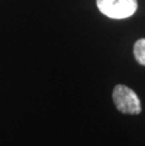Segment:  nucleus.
Masks as SVG:
<instances>
[{
  "instance_id": "obj_1",
  "label": "nucleus",
  "mask_w": 145,
  "mask_h": 146,
  "mask_svg": "<svg viewBox=\"0 0 145 146\" xmlns=\"http://www.w3.org/2000/svg\"><path fill=\"white\" fill-rule=\"evenodd\" d=\"M112 99L117 110L124 114L137 115L141 111L140 101L137 94L125 85H117L113 90Z\"/></svg>"
},
{
  "instance_id": "obj_2",
  "label": "nucleus",
  "mask_w": 145,
  "mask_h": 146,
  "mask_svg": "<svg viewBox=\"0 0 145 146\" xmlns=\"http://www.w3.org/2000/svg\"><path fill=\"white\" fill-rule=\"evenodd\" d=\"M99 11L112 19H124L138 10L137 0H96Z\"/></svg>"
},
{
  "instance_id": "obj_3",
  "label": "nucleus",
  "mask_w": 145,
  "mask_h": 146,
  "mask_svg": "<svg viewBox=\"0 0 145 146\" xmlns=\"http://www.w3.org/2000/svg\"><path fill=\"white\" fill-rule=\"evenodd\" d=\"M134 56L138 63L145 66V39H140L135 42Z\"/></svg>"
}]
</instances>
